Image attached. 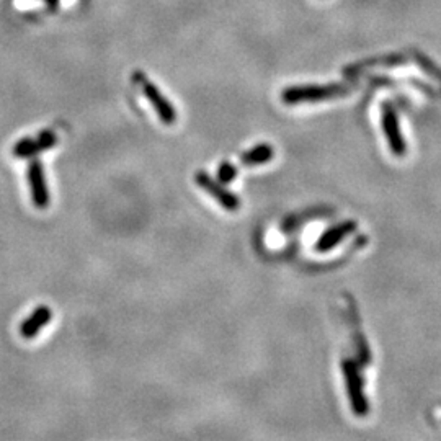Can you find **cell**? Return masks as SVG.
Returning a JSON list of instances; mask_svg holds the SVG:
<instances>
[{
    "label": "cell",
    "mask_w": 441,
    "mask_h": 441,
    "mask_svg": "<svg viewBox=\"0 0 441 441\" xmlns=\"http://www.w3.org/2000/svg\"><path fill=\"white\" fill-rule=\"evenodd\" d=\"M275 155V150L270 146V144H258V146L252 147L240 155L242 164L247 167H255V165H263L267 162H270Z\"/></svg>",
    "instance_id": "obj_9"
},
{
    "label": "cell",
    "mask_w": 441,
    "mask_h": 441,
    "mask_svg": "<svg viewBox=\"0 0 441 441\" xmlns=\"http://www.w3.org/2000/svg\"><path fill=\"white\" fill-rule=\"evenodd\" d=\"M352 92V89L342 84L329 85H298V87H288L283 90L281 100L286 105L299 104H317V101H327L338 99Z\"/></svg>",
    "instance_id": "obj_1"
},
{
    "label": "cell",
    "mask_w": 441,
    "mask_h": 441,
    "mask_svg": "<svg viewBox=\"0 0 441 441\" xmlns=\"http://www.w3.org/2000/svg\"><path fill=\"white\" fill-rule=\"evenodd\" d=\"M51 309L48 306H40L33 314H31L28 319H26L23 324L20 327V333L23 338H33L38 335L43 327L50 324L51 320Z\"/></svg>",
    "instance_id": "obj_8"
},
{
    "label": "cell",
    "mask_w": 441,
    "mask_h": 441,
    "mask_svg": "<svg viewBox=\"0 0 441 441\" xmlns=\"http://www.w3.org/2000/svg\"><path fill=\"white\" fill-rule=\"evenodd\" d=\"M195 182L198 186L203 188L208 195H211L214 200H216L224 209H228V211H238L240 208L239 198L233 195L229 190H225L219 182L214 180L211 175L206 174V172H198L195 175Z\"/></svg>",
    "instance_id": "obj_5"
},
{
    "label": "cell",
    "mask_w": 441,
    "mask_h": 441,
    "mask_svg": "<svg viewBox=\"0 0 441 441\" xmlns=\"http://www.w3.org/2000/svg\"><path fill=\"white\" fill-rule=\"evenodd\" d=\"M134 80H139L144 95H146L149 104H152L155 113H157V116L160 118V121H164L165 125H174L177 121V111L174 108V105L165 99V95L160 94V90L155 87L152 82H149L141 72L134 74Z\"/></svg>",
    "instance_id": "obj_4"
},
{
    "label": "cell",
    "mask_w": 441,
    "mask_h": 441,
    "mask_svg": "<svg viewBox=\"0 0 441 441\" xmlns=\"http://www.w3.org/2000/svg\"><path fill=\"white\" fill-rule=\"evenodd\" d=\"M36 154H40V150H38L36 141H35V139H31V138L21 139V141H18L13 146V155H15V157L28 159V157H33V155H36Z\"/></svg>",
    "instance_id": "obj_10"
},
{
    "label": "cell",
    "mask_w": 441,
    "mask_h": 441,
    "mask_svg": "<svg viewBox=\"0 0 441 441\" xmlns=\"http://www.w3.org/2000/svg\"><path fill=\"white\" fill-rule=\"evenodd\" d=\"M28 184L31 190V200H33L35 206L40 209L48 208V204H50V191H48L45 172H43L40 160H33L28 167Z\"/></svg>",
    "instance_id": "obj_6"
},
{
    "label": "cell",
    "mask_w": 441,
    "mask_h": 441,
    "mask_svg": "<svg viewBox=\"0 0 441 441\" xmlns=\"http://www.w3.org/2000/svg\"><path fill=\"white\" fill-rule=\"evenodd\" d=\"M46 2H48V4H50V5H51V7H55V5H57V2H59V0H46Z\"/></svg>",
    "instance_id": "obj_13"
},
{
    "label": "cell",
    "mask_w": 441,
    "mask_h": 441,
    "mask_svg": "<svg viewBox=\"0 0 441 441\" xmlns=\"http://www.w3.org/2000/svg\"><path fill=\"white\" fill-rule=\"evenodd\" d=\"M235 177H238V169L230 164V162H223L219 165L218 169V179L220 184H233V182L235 180Z\"/></svg>",
    "instance_id": "obj_11"
},
{
    "label": "cell",
    "mask_w": 441,
    "mask_h": 441,
    "mask_svg": "<svg viewBox=\"0 0 441 441\" xmlns=\"http://www.w3.org/2000/svg\"><path fill=\"white\" fill-rule=\"evenodd\" d=\"M357 229V223L355 220H345V223H340L333 228L327 229L324 234L320 235L319 240L316 242V250L317 252H329L333 247H337L340 242L353 233Z\"/></svg>",
    "instance_id": "obj_7"
},
{
    "label": "cell",
    "mask_w": 441,
    "mask_h": 441,
    "mask_svg": "<svg viewBox=\"0 0 441 441\" xmlns=\"http://www.w3.org/2000/svg\"><path fill=\"white\" fill-rule=\"evenodd\" d=\"M343 374H345L347 379V389L350 396V404H352L353 413L357 417H367L368 415V401L364 397L363 392V381L362 376H359V368L358 364L352 362V359H345L342 363Z\"/></svg>",
    "instance_id": "obj_2"
},
{
    "label": "cell",
    "mask_w": 441,
    "mask_h": 441,
    "mask_svg": "<svg viewBox=\"0 0 441 441\" xmlns=\"http://www.w3.org/2000/svg\"><path fill=\"white\" fill-rule=\"evenodd\" d=\"M381 125H383V131L386 134L391 152L394 154L396 157H404L407 152V144L401 131L399 116H397L394 106L387 104V101L381 105Z\"/></svg>",
    "instance_id": "obj_3"
},
{
    "label": "cell",
    "mask_w": 441,
    "mask_h": 441,
    "mask_svg": "<svg viewBox=\"0 0 441 441\" xmlns=\"http://www.w3.org/2000/svg\"><path fill=\"white\" fill-rule=\"evenodd\" d=\"M36 146L40 152H45V150L51 149L57 143V136L52 131H43L38 134V138L35 139Z\"/></svg>",
    "instance_id": "obj_12"
}]
</instances>
